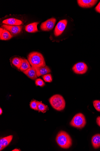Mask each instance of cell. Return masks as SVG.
<instances>
[{
    "mask_svg": "<svg viewBox=\"0 0 100 151\" xmlns=\"http://www.w3.org/2000/svg\"><path fill=\"white\" fill-rule=\"evenodd\" d=\"M28 60L31 67L38 68L46 66L44 57L41 54L37 52H33L28 55Z\"/></svg>",
    "mask_w": 100,
    "mask_h": 151,
    "instance_id": "cell-1",
    "label": "cell"
},
{
    "mask_svg": "<svg viewBox=\"0 0 100 151\" xmlns=\"http://www.w3.org/2000/svg\"><path fill=\"white\" fill-rule=\"evenodd\" d=\"M56 140L58 145L62 148H69L72 145L71 138L69 134L64 131H61L58 133Z\"/></svg>",
    "mask_w": 100,
    "mask_h": 151,
    "instance_id": "cell-2",
    "label": "cell"
},
{
    "mask_svg": "<svg viewBox=\"0 0 100 151\" xmlns=\"http://www.w3.org/2000/svg\"><path fill=\"white\" fill-rule=\"evenodd\" d=\"M49 102L52 107L57 111H62L65 107L66 102L65 99L60 95L52 96L50 98Z\"/></svg>",
    "mask_w": 100,
    "mask_h": 151,
    "instance_id": "cell-3",
    "label": "cell"
},
{
    "mask_svg": "<svg viewBox=\"0 0 100 151\" xmlns=\"http://www.w3.org/2000/svg\"><path fill=\"white\" fill-rule=\"evenodd\" d=\"M86 120L85 116L81 113L76 115L70 123L71 125L78 128L82 129L86 124Z\"/></svg>",
    "mask_w": 100,
    "mask_h": 151,
    "instance_id": "cell-4",
    "label": "cell"
},
{
    "mask_svg": "<svg viewBox=\"0 0 100 151\" xmlns=\"http://www.w3.org/2000/svg\"><path fill=\"white\" fill-rule=\"evenodd\" d=\"M87 65L83 62H79L73 66L72 70L77 74L82 75L85 74L88 70Z\"/></svg>",
    "mask_w": 100,
    "mask_h": 151,
    "instance_id": "cell-5",
    "label": "cell"
},
{
    "mask_svg": "<svg viewBox=\"0 0 100 151\" xmlns=\"http://www.w3.org/2000/svg\"><path fill=\"white\" fill-rule=\"evenodd\" d=\"M56 21V19L54 18L48 19L42 23L40 26L41 29L44 31L51 30L54 28Z\"/></svg>",
    "mask_w": 100,
    "mask_h": 151,
    "instance_id": "cell-6",
    "label": "cell"
},
{
    "mask_svg": "<svg viewBox=\"0 0 100 151\" xmlns=\"http://www.w3.org/2000/svg\"><path fill=\"white\" fill-rule=\"evenodd\" d=\"M2 27L4 29L8 31L12 36L19 33L23 28L22 26H11L6 25H3Z\"/></svg>",
    "mask_w": 100,
    "mask_h": 151,
    "instance_id": "cell-7",
    "label": "cell"
},
{
    "mask_svg": "<svg viewBox=\"0 0 100 151\" xmlns=\"http://www.w3.org/2000/svg\"><path fill=\"white\" fill-rule=\"evenodd\" d=\"M67 23V21L66 19L61 20L58 23L54 31L55 36L57 37L62 34L66 28Z\"/></svg>",
    "mask_w": 100,
    "mask_h": 151,
    "instance_id": "cell-8",
    "label": "cell"
},
{
    "mask_svg": "<svg viewBox=\"0 0 100 151\" xmlns=\"http://www.w3.org/2000/svg\"><path fill=\"white\" fill-rule=\"evenodd\" d=\"M79 6L83 8H90L93 7L98 2L97 0H78Z\"/></svg>",
    "mask_w": 100,
    "mask_h": 151,
    "instance_id": "cell-9",
    "label": "cell"
},
{
    "mask_svg": "<svg viewBox=\"0 0 100 151\" xmlns=\"http://www.w3.org/2000/svg\"><path fill=\"white\" fill-rule=\"evenodd\" d=\"M35 69L38 77L50 74L51 72V70L49 68L46 66Z\"/></svg>",
    "mask_w": 100,
    "mask_h": 151,
    "instance_id": "cell-10",
    "label": "cell"
},
{
    "mask_svg": "<svg viewBox=\"0 0 100 151\" xmlns=\"http://www.w3.org/2000/svg\"><path fill=\"white\" fill-rule=\"evenodd\" d=\"M23 72L31 79H36L38 77L35 68L31 66L28 70Z\"/></svg>",
    "mask_w": 100,
    "mask_h": 151,
    "instance_id": "cell-11",
    "label": "cell"
},
{
    "mask_svg": "<svg viewBox=\"0 0 100 151\" xmlns=\"http://www.w3.org/2000/svg\"><path fill=\"white\" fill-rule=\"evenodd\" d=\"M3 23L11 26L20 25L23 24L22 21L13 18L5 19L3 21Z\"/></svg>",
    "mask_w": 100,
    "mask_h": 151,
    "instance_id": "cell-12",
    "label": "cell"
},
{
    "mask_svg": "<svg viewBox=\"0 0 100 151\" xmlns=\"http://www.w3.org/2000/svg\"><path fill=\"white\" fill-rule=\"evenodd\" d=\"M39 23L35 22L30 24L25 27V30L29 33H35L38 32L37 25Z\"/></svg>",
    "mask_w": 100,
    "mask_h": 151,
    "instance_id": "cell-13",
    "label": "cell"
},
{
    "mask_svg": "<svg viewBox=\"0 0 100 151\" xmlns=\"http://www.w3.org/2000/svg\"><path fill=\"white\" fill-rule=\"evenodd\" d=\"M92 142L94 148L96 149L100 147V134L94 135L92 138Z\"/></svg>",
    "mask_w": 100,
    "mask_h": 151,
    "instance_id": "cell-14",
    "label": "cell"
},
{
    "mask_svg": "<svg viewBox=\"0 0 100 151\" xmlns=\"http://www.w3.org/2000/svg\"><path fill=\"white\" fill-rule=\"evenodd\" d=\"M13 138V135H10L1 139L0 145H1L4 148H5L12 142Z\"/></svg>",
    "mask_w": 100,
    "mask_h": 151,
    "instance_id": "cell-15",
    "label": "cell"
},
{
    "mask_svg": "<svg viewBox=\"0 0 100 151\" xmlns=\"http://www.w3.org/2000/svg\"><path fill=\"white\" fill-rule=\"evenodd\" d=\"M20 59L22 61V64L20 70L21 71L23 72L30 68L31 66L28 60L22 58Z\"/></svg>",
    "mask_w": 100,
    "mask_h": 151,
    "instance_id": "cell-16",
    "label": "cell"
},
{
    "mask_svg": "<svg viewBox=\"0 0 100 151\" xmlns=\"http://www.w3.org/2000/svg\"><path fill=\"white\" fill-rule=\"evenodd\" d=\"M49 109L48 106L44 105L41 101H38V111L39 112L45 113L49 110Z\"/></svg>",
    "mask_w": 100,
    "mask_h": 151,
    "instance_id": "cell-17",
    "label": "cell"
},
{
    "mask_svg": "<svg viewBox=\"0 0 100 151\" xmlns=\"http://www.w3.org/2000/svg\"><path fill=\"white\" fill-rule=\"evenodd\" d=\"M13 36L8 31L3 29L1 35L0 36L1 40H7L11 39Z\"/></svg>",
    "mask_w": 100,
    "mask_h": 151,
    "instance_id": "cell-18",
    "label": "cell"
},
{
    "mask_svg": "<svg viewBox=\"0 0 100 151\" xmlns=\"http://www.w3.org/2000/svg\"><path fill=\"white\" fill-rule=\"evenodd\" d=\"M12 63L17 69L20 70L22 64V61L20 58L18 57H14L12 61Z\"/></svg>",
    "mask_w": 100,
    "mask_h": 151,
    "instance_id": "cell-19",
    "label": "cell"
},
{
    "mask_svg": "<svg viewBox=\"0 0 100 151\" xmlns=\"http://www.w3.org/2000/svg\"><path fill=\"white\" fill-rule=\"evenodd\" d=\"M30 108L36 111H38V101L35 100H31L30 103Z\"/></svg>",
    "mask_w": 100,
    "mask_h": 151,
    "instance_id": "cell-20",
    "label": "cell"
},
{
    "mask_svg": "<svg viewBox=\"0 0 100 151\" xmlns=\"http://www.w3.org/2000/svg\"><path fill=\"white\" fill-rule=\"evenodd\" d=\"M42 77L44 80L46 82L50 83L52 81V77L50 74H48L43 76Z\"/></svg>",
    "mask_w": 100,
    "mask_h": 151,
    "instance_id": "cell-21",
    "label": "cell"
},
{
    "mask_svg": "<svg viewBox=\"0 0 100 151\" xmlns=\"http://www.w3.org/2000/svg\"><path fill=\"white\" fill-rule=\"evenodd\" d=\"M35 84L37 86H39L41 87H43L45 85L43 81L40 78H38L35 80Z\"/></svg>",
    "mask_w": 100,
    "mask_h": 151,
    "instance_id": "cell-22",
    "label": "cell"
},
{
    "mask_svg": "<svg viewBox=\"0 0 100 151\" xmlns=\"http://www.w3.org/2000/svg\"><path fill=\"white\" fill-rule=\"evenodd\" d=\"M93 105L96 110L100 112V101L99 100L94 101L93 102Z\"/></svg>",
    "mask_w": 100,
    "mask_h": 151,
    "instance_id": "cell-23",
    "label": "cell"
},
{
    "mask_svg": "<svg viewBox=\"0 0 100 151\" xmlns=\"http://www.w3.org/2000/svg\"><path fill=\"white\" fill-rule=\"evenodd\" d=\"M95 9L97 12L100 13V1L95 7Z\"/></svg>",
    "mask_w": 100,
    "mask_h": 151,
    "instance_id": "cell-24",
    "label": "cell"
},
{
    "mask_svg": "<svg viewBox=\"0 0 100 151\" xmlns=\"http://www.w3.org/2000/svg\"><path fill=\"white\" fill-rule=\"evenodd\" d=\"M96 122L97 124L100 127V116L98 117L97 118Z\"/></svg>",
    "mask_w": 100,
    "mask_h": 151,
    "instance_id": "cell-25",
    "label": "cell"
},
{
    "mask_svg": "<svg viewBox=\"0 0 100 151\" xmlns=\"http://www.w3.org/2000/svg\"><path fill=\"white\" fill-rule=\"evenodd\" d=\"M3 28H1V30H0V31H1V35L2 33H3Z\"/></svg>",
    "mask_w": 100,
    "mask_h": 151,
    "instance_id": "cell-26",
    "label": "cell"
},
{
    "mask_svg": "<svg viewBox=\"0 0 100 151\" xmlns=\"http://www.w3.org/2000/svg\"><path fill=\"white\" fill-rule=\"evenodd\" d=\"M3 113V110L1 108H0V115H1V114Z\"/></svg>",
    "mask_w": 100,
    "mask_h": 151,
    "instance_id": "cell-27",
    "label": "cell"
},
{
    "mask_svg": "<svg viewBox=\"0 0 100 151\" xmlns=\"http://www.w3.org/2000/svg\"><path fill=\"white\" fill-rule=\"evenodd\" d=\"M12 151H20V150L19 149H15L14 150H12Z\"/></svg>",
    "mask_w": 100,
    "mask_h": 151,
    "instance_id": "cell-28",
    "label": "cell"
}]
</instances>
